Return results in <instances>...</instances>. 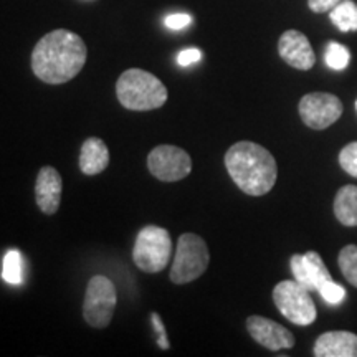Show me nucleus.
I'll return each instance as SVG.
<instances>
[{
  "instance_id": "nucleus-5",
  "label": "nucleus",
  "mask_w": 357,
  "mask_h": 357,
  "mask_svg": "<svg viewBox=\"0 0 357 357\" xmlns=\"http://www.w3.org/2000/svg\"><path fill=\"white\" fill-rule=\"evenodd\" d=\"M211 263V252L202 236L182 234L178 236L176 257L171 266V281L174 284H187L200 278Z\"/></svg>"
},
{
  "instance_id": "nucleus-20",
  "label": "nucleus",
  "mask_w": 357,
  "mask_h": 357,
  "mask_svg": "<svg viewBox=\"0 0 357 357\" xmlns=\"http://www.w3.org/2000/svg\"><path fill=\"white\" fill-rule=\"evenodd\" d=\"M324 60H326V65H328L329 68L341 71V70H344L347 65H349L351 53L344 47V45H341L337 42H329L328 47H326Z\"/></svg>"
},
{
  "instance_id": "nucleus-23",
  "label": "nucleus",
  "mask_w": 357,
  "mask_h": 357,
  "mask_svg": "<svg viewBox=\"0 0 357 357\" xmlns=\"http://www.w3.org/2000/svg\"><path fill=\"white\" fill-rule=\"evenodd\" d=\"M151 321H153V328L154 331L158 333V346L160 349L167 351L171 344H169V339H167V333L166 329H164V324H162V319H160V316L158 312H151Z\"/></svg>"
},
{
  "instance_id": "nucleus-7",
  "label": "nucleus",
  "mask_w": 357,
  "mask_h": 357,
  "mask_svg": "<svg viewBox=\"0 0 357 357\" xmlns=\"http://www.w3.org/2000/svg\"><path fill=\"white\" fill-rule=\"evenodd\" d=\"M118 294L108 276L95 275L86 284L83 301V318L95 329L108 328L114 316Z\"/></svg>"
},
{
  "instance_id": "nucleus-17",
  "label": "nucleus",
  "mask_w": 357,
  "mask_h": 357,
  "mask_svg": "<svg viewBox=\"0 0 357 357\" xmlns=\"http://www.w3.org/2000/svg\"><path fill=\"white\" fill-rule=\"evenodd\" d=\"M329 19L341 32H356L357 30V3L352 0H342L329 12Z\"/></svg>"
},
{
  "instance_id": "nucleus-16",
  "label": "nucleus",
  "mask_w": 357,
  "mask_h": 357,
  "mask_svg": "<svg viewBox=\"0 0 357 357\" xmlns=\"http://www.w3.org/2000/svg\"><path fill=\"white\" fill-rule=\"evenodd\" d=\"M334 215L344 227H357V187L344 185L334 199Z\"/></svg>"
},
{
  "instance_id": "nucleus-12",
  "label": "nucleus",
  "mask_w": 357,
  "mask_h": 357,
  "mask_svg": "<svg viewBox=\"0 0 357 357\" xmlns=\"http://www.w3.org/2000/svg\"><path fill=\"white\" fill-rule=\"evenodd\" d=\"M289 265H291L294 280L310 291H318L326 281L333 280L323 258L316 252H307L305 255H293Z\"/></svg>"
},
{
  "instance_id": "nucleus-25",
  "label": "nucleus",
  "mask_w": 357,
  "mask_h": 357,
  "mask_svg": "<svg viewBox=\"0 0 357 357\" xmlns=\"http://www.w3.org/2000/svg\"><path fill=\"white\" fill-rule=\"evenodd\" d=\"M202 58V52L199 48H185L177 55V61L181 66H190Z\"/></svg>"
},
{
  "instance_id": "nucleus-2",
  "label": "nucleus",
  "mask_w": 357,
  "mask_h": 357,
  "mask_svg": "<svg viewBox=\"0 0 357 357\" xmlns=\"http://www.w3.org/2000/svg\"><path fill=\"white\" fill-rule=\"evenodd\" d=\"M225 167L240 190L260 197L273 189L278 166L273 154L252 141H240L227 151Z\"/></svg>"
},
{
  "instance_id": "nucleus-10",
  "label": "nucleus",
  "mask_w": 357,
  "mask_h": 357,
  "mask_svg": "<svg viewBox=\"0 0 357 357\" xmlns=\"http://www.w3.org/2000/svg\"><path fill=\"white\" fill-rule=\"evenodd\" d=\"M247 329L258 344L268 351L291 349L294 346V336L284 326L263 316H250L247 319Z\"/></svg>"
},
{
  "instance_id": "nucleus-18",
  "label": "nucleus",
  "mask_w": 357,
  "mask_h": 357,
  "mask_svg": "<svg viewBox=\"0 0 357 357\" xmlns=\"http://www.w3.org/2000/svg\"><path fill=\"white\" fill-rule=\"evenodd\" d=\"M339 268L344 278L357 288V245H347L339 252Z\"/></svg>"
},
{
  "instance_id": "nucleus-27",
  "label": "nucleus",
  "mask_w": 357,
  "mask_h": 357,
  "mask_svg": "<svg viewBox=\"0 0 357 357\" xmlns=\"http://www.w3.org/2000/svg\"><path fill=\"white\" fill-rule=\"evenodd\" d=\"M356 111H357V100H356Z\"/></svg>"
},
{
  "instance_id": "nucleus-13",
  "label": "nucleus",
  "mask_w": 357,
  "mask_h": 357,
  "mask_svg": "<svg viewBox=\"0 0 357 357\" xmlns=\"http://www.w3.org/2000/svg\"><path fill=\"white\" fill-rule=\"evenodd\" d=\"M63 181L55 167L45 166L38 171L35 182V200L45 215H53L60 208Z\"/></svg>"
},
{
  "instance_id": "nucleus-1",
  "label": "nucleus",
  "mask_w": 357,
  "mask_h": 357,
  "mask_svg": "<svg viewBox=\"0 0 357 357\" xmlns=\"http://www.w3.org/2000/svg\"><path fill=\"white\" fill-rule=\"evenodd\" d=\"M88 50L83 38L58 29L38 40L32 52V71L47 84H63L73 79L86 63Z\"/></svg>"
},
{
  "instance_id": "nucleus-26",
  "label": "nucleus",
  "mask_w": 357,
  "mask_h": 357,
  "mask_svg": "<svg viewBox=\"0 0 357 357\" xmlns=\"http://www.w3.org/2000/svg\"><path fill=\"white\" fill-rule=\"evenodd\" d=\"M342 0H307V7L316 13H324L331 12L337 3H341Z\"/></svg>"
},
{
  "instance_id": "nucleus-6",
  "label": "nucleus",
  "mask_w": 357,
  "mask_h": 357,
  "mask_svg": "<svg viewBox=\"0 0 357 357\" xmlns=\"http://www.w3.org/2000/svg\"><path fill=\"white\" fill-rule=\"evenodd\" d=\"M273 303L289 323L310 326L318 318L311 291L296 280L280 281L273 289Z\"/></svg>"
},
{
  "instance_id": "nucleus-15",
  "label": "nucleus",
  "mask_w": 357,
  "mask_h": 357,
  "mask_svg": "<svg viewBox=\"0 0 357 357\" xmlns=\"http://www.w3.org/2000/svg\"><path fill=\"white\" fill-rule=\"evenodd\" d=\"M109 164V151L100 137H88L79 151V169L84 176H96L106 171Z\"/></svg>"
},
{
  "instance_id": "nucleus-4",
  "label": "nucleus",
  "mask_w": 357,
  "mask_h": 357,
  "mask_svg": "<svg viewBox=\"0 0 357 357\" xmlns=\"http://www.w3.org/2000/svg\"><path fill=\"white\" fill-rule=\"evenodd\" d=\"M172 258V238L166 229L147 225L136 236L132 260L144 273H160Z\"/></svg>"
},
{
  "instance_id": "nucleus-9",
  "label": "nucleus",
  "mask_w": 357,
  "mask_h": 357,
  "mask_svg": "<svg viewBox=\"0 0 357 357\" xmlns=\"http://www.w3.org/2000/svg\"><path fill=\"white\" fill-rule=\"evenodd\" d=\"M298 111L307 128L321 131L341 118L342 102L331 93H310L300 100Z\"/></svg>"
},
{
  "instance_id": "nucleus-14",
  "label": "nucleus",
  "mask_w": 357,
  "mask_h": 357,
  "mask_svg": "<svg viewBox=\"0 0 357 357\" xmlns=\"http://www.w3.org/2000/svg\"><path fill=\"white\" fill-rule=\"evenodd\" d=\"M316 357H357V336L349 331H329L314 342Z\"/></svg>"
},
{
  "instance_id": "nucleus-21",
  "label": "nucleus",
  "mask_w": 357,
  "mask_h": 357,
  "mask_svg": "<svg viewBox=\"0 0 357 357\" xmlns=\"http://www.w3.org/2000/svg\"><path fill=\"white\" fill-rule=\"evenodd\" d=\"M318 293L321 294V298L328 303V305H333V306L341 305L346 298V289L333 280L326 281L323 287L318 289Z\"/></svg>"
},
{
  "instance_id": "nucleus-11",
  "label": "nucleus",
  "mask_w": 357,
  "mask_h": 357,
  "mask_svg": "<svg viewBox=\"0 0 357 357\" xmlns=\"http://www.w3.org/2000/svg\"><path fill=\"white\" fill-rule=\"evenodd\" d=\"M278 53L284 63L296 70H311L316 63L310 40L298 30H287L278 40Z\"/></svg>"
},
{
  "instance_id": "nucleus-24",
  "label": "nucleus",
  "mask_w": 357,
  "mask_h": 357,
  "mask_svg": "<svg viewBox=\"0 0 357 357\" xmlns=\"http://www.w3.org/2000/svg\"><path fill=\"white\" fill-rule=\"evenodd\" d=\"M190 24L192 17L187 15V13H172V15H167L166 19V26L171 30H184Z\"/></svg>"
},
{
  "instance_id": "nucleus-22",
  "label": "nucleus",
  "mask_w": 357,
  "mask_h": 357,
  "mask_svg": "<svg viewBox=\"0 0 357 357\" xmlns=\"http://www.w3.org/2000/svg\"><path fill=\"white\" fill-rule=\"evenodd\" d=\"M339 164L352 177H357V141L351 142L339 153Z\"/></svg>"
},
{
  "instance_id": "nucleus-8",
  "label": "nucleus",
  "mask_w": 357,
  "mask_h": 357,
  "mask_svg": "<svg viewBox=\"0 0 357 357\" xmlns=\"http://www.w3.org/2000/svg\"><path fill=\"white\" fill-rule=\"evenodd\" d=\"M147 169L160 182H177L190 174L192 159L181 147L160 144L147 155Z\"/></svg>"
},
{
  "instance_id": "nucleus-3",
  "label": "nucleus",
  "mask_w": 357,
  "mask_h": 357,
  "mask_svg": "<svg viewBox=\"0 0 357 357\" xmlns=\"http://www.w3.org/2000/svg\"><path fill=\"white\" fill-rule=\"evenodd\" d=\"M116 96L129 111H153L166 105L169 93L166 84L141 68L123 71L116 83Z\"/></svg>"
},
{
  "instance_id": "nucleus-19",
  "label": "nucleus",
  "mask_w": 357,
  "mask_h": 357,
  "mask_svg": "<svg viewBox=\"0 0 357 357\" xmlns=\"http://www.w3.org/2000/svg\"><path fill=\"white\" fill-rule=\"evenodd\" d=\"M3 280L8 284H20L24 280V270H22V253L19 250H8L3 258Z\"/></svg>"
}]
</instances>
